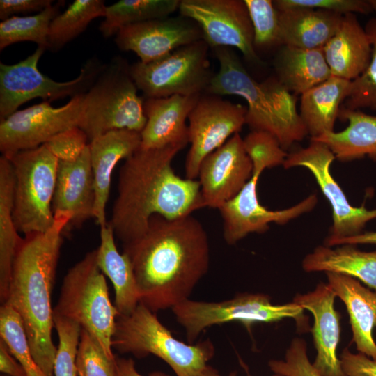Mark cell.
Wrapping results in <instances>:
<instances>
[{
	"mask_svg": "<svg viewBox=\"0 0 376 376\" xmlns=\"http://www.w3.org/2000/svg\"><path fill=\"white\" fill-rule=\"evenodd\" d=\"M123 253L132 263L140 303L155 313L189 299L210 267L207 233L192 215H154L143 235L123 244Z\"/></svg>",
	"mask_w": 376,
	"mask_h": 376,
	"instance_id": "6da1fadb",
	"label": "cell"
},
{
	"mask_svg": "<svg viewBox=\"0 0 376 376\" xmlns=\"http://www.w3.org/2000/svg\"><path fill=\"white\" fill-rule=\"evenodd\" d=\"M183 148L140 147L125 160L108 222L123 244L143 235L154 215L174 219L205 207L198 180L182 178L172 167L174 157Z\"/></svg>",
	"mask_w": 376,
	"mask_h": 376,
	"instance_id": "7a4b0ae2",
	"label": "cell"
},
{
	"mask_svg": "<svg viewBox=\"0 0 376 376\" xmlns=\"http://www.w3.org/2000/svg\"><path fill=\"white\" fill-rule=\"evenodd\" d=\"M72 216L54 214L53 226L45 233L25 235L15 256L6 304L21 317L31 354L42 370L54 376L57 347L51 295L63 243Z\"/></svg>",
	"mask_w": 376,
	"mask_h": 376,
	"instance_id": "3957f363",
	"label": "cell"
},
{
	"mask_svg": "<svg viewBox=\"0 0 376 376\" xmlns=\"http://www.w3.org/2000/svg\"><path fill=\"white\" fill-rule=\"evenodd\" d=\"M219 63L205 93L214 95H237L247 103L246 124L251 131L266 132L285 150L301 141L307 130L297 108V98L276 77L256 81L228 47L213 49Z\"/></svg>",
	"mask_w": 376,
	"mask_h": 376,
	"instance_id": "277c9868",
	"label": "cell"
},
{
	"mask_svg": "<svg viewBox=\"0 0 376 376\" xmlns=\"http://www.w3.org/2000/svg\"><path fill=\"white\" fill-rule=\"evenodd\" d=\"M111 344L122 354L131 353L139 358L153 354L166 362L177 376H201L215 353L209 339L194 345L175 338L156 313L141 303L131 313L118 315Z\"/></svg>",
	"mask_w": 376,
	"mask_h": 376,
	"instance_id": "5b68a950",
	"label": "cell"
},
{
	"mask_svg": "<svg viewBox=\"0 0 376 376\" xmlns=\"http://www.w3.org/2000/svg\"><path fill=\"white\" fill-rule=\"evenodd\" d=\"M53 314L78 323L110 359L116 360L111 340L119 313L110 300L105 277L97 264V249L69 269Z\"/></svg>",
	"mask_w": 376,
	"mask_h": 376,
	"instance_id": "8992f818",
	"label": "cell"
},
{
	"mask_svg": "<svg viewBox=\"0 0 376 376\" xmlns=\"http://www.w3.org/2000/svg\"><path fill=\"white\" fill-rule=\"evenodd\" d=\"M137 91L125 60L115 57L104 65L84 97L79 127L89 142L116 130L141 132L146 117Z\"/></svg>",
	"mask_w": 376,
	"mask_h": 376,
	"instance_id": "52a82bcc",
	"label": "cell"
},
{
	"mask_svg": "<svg viewBox=\"0 0 376 376\" xmlns=\"http://www.w3.org/2000/svg\"><path fill=\"white\" fill-rule=\"evenodd\" d=\"M14 174L13 219L25 235L45 233L54 223L52 202L58 160L45 144L8 158Z\"/></svg>",
	"mask_w": 376,
	"mask_h": 376,
	"instance_id": "ba28073f",
	"label": "cell"
},
{
	"mask_svg": "<svg viewBox=\"0 0 376 376\" xmlns=\"http://www.w3.org/2000/svg\"><path fill=\"white\" fill-rule=\"evenodd\" d=\"M171 310L191 344L207 328L228 322H239L248 331L256 324L273 323L285 318L295 320L300 328L306 324L302 307L293 301L273 304L270 297L262 293H240L221 301L188 299Z\"/></svg>",
	"mask_w": 376,
	"mask_h": 376,
	"instance_id": "9c48e42d",
	"label": "cell"
},
{
	"mask_svg": "<svg viewBox=\"0 0 376 376\" xmlns=\"http://www.w3.org/2000/svg\"><path fill=\"white\" fill-rule=\"evenodd\" d=\"M209 48L204 40H200L155 61L130 65V72L146 98L201 95L214 76Z\"/></svg>",
	"mask_w": 376,
	"mask_h": 376,
	"instance_id": "30bf717a",
	"label": "cell"
},
{
	"mask_svg": "<svg viewBox=\"0 0 376 376\" xmlns=\"http://www.w3.org/2000/svg\"><path fill=\"white\" fill-rule=\"evenodd\" d=\"M46 49L38 47L22 61L12 65L0 63V121L17 111L24 103L38 97L52 102L85 93L104 64L91 58L79 75L68 81H56L40 72L38 63Z\"/></svg>",
	"mask_w": 376,
	"mask_h": 376,
	"instance_id": "8fae6325",
	"label": "cell"
},
{
	"mask_svg": "<svg viewBox=\"0 0 376 376\" xmlns=\"http://www.w3.org/2000/svg\"><path fill=\"white\" fill-rule=\"evenodd\" d=\"M178 10L181 16L197 24L210 47H235L247 61L263 65L244 0H180Z\"/></svg>",
	"mask_w": 376,
	"mask_h": 376,
	"instance_id": "7c38bea8",
	"label": "cell"
},
{
	"mask_svg": "<svg viewBox=\"0 0 376 376\" xmlns=\"http://www.w3.org/2000/svg\"><path fill=\"white\" fill-rule=\"evenodd\" d=\"M84 93L75 95L65 105L54 107L44 101L17 110L0 121V151L8 158L17 152L37 148L58 134L79 127Z\"/></svg>",
	"mask_w": 376,
	"mask_h": 376,
	"instance_id": "4fadbf2b",
	"label": "cell"
},
{
	"mask_svg": "<svg viewBox=\"0 0 376 376\" xmlns=\"http://www.w3.org/2000/svg\"><path fill=\"white\" fill-rule=\"evenodd\" d=\"M246 114V108L242 104L218 95L200 96L188 117L190 148L185 160L186 178H198L203 159L241 131Z\"/></svg>",
	"mask_w": 376,
	"mask_h": 376,
	"instance_id": "5bb4252c",
	"label": "cell"
},
{
	"mask_svg": "<svg viewBox=\"0 0 376 376\" xmlns=\"http://www.w3.org/2000/svg\"><path fill=\"white\" fill-rule=\"evenodd\" d=\"M335 155L324 143L311 139L304 148L288 154L283 164L285 169L306 168L315 178L332 208L333 225L326 242L352 237L363 232L366 224L376 219V209L368 210L364 205L354 207L331 174Z\"/></svg>",
	"mask_w": 376,
	"mask_h": 376,
	"instance_id": "9a60e30c",
	"label": "cell"
},
{
	"mask_svg": "<svg viewBox=\"0 0 376 376\" xmlns=\"http://www.w3.org/2000/svg\"><path fill=\"white\" fill-rule=\"evenodd\" d=\"M263 171L253 170L252 176L241 191L218 210L223 220V235L230 245L236 244L253 233H263L270 223L284 224L313 210L318 202L316 194H311L300 203L281 210H269L258 198L257 185Z\"/></svg>",
	"mask_w": 376,
	"mask_h": 376,
	"instance_id": "2e32d148",
	"label": "cell"
},
{
	"mask_svg": "<svg viewBox=\"0 0 376 376\" xmlns=\"http://www.w3.org/2000/svg\"><path fill=\"white\" fill-rule=\"evenodd\" d=\"M253 164L239 133L208 155L198 178L205 207L219 209L233 198L250 180Z\"/></svg>",
	"mask_w": 376,
	"mask_h": 376,
	"instance_id": "e0dca14e",
	"label": "cell"
},
{
	"mask_svg": "<svg viewBox=\"0 0 376 376\" xmlns=\"http://www.w3.org/2000/svg\"><path fill=\"white\" fill-rule=\"evenodd\" d=\"M200 40H203L200 27L181 15L128 25L120 29L115 37L118 49L134 52L143 63L158 60Z\"/></svg>",
	"mask_w": 376,
	"mask_h": 376,
	"instance_id": "ac0fdd59",
	"label": "cell"
},
{
	"mask_svg": "<svg viewBox=\"0 0 376 376\" xmlns=\"http://www.w3.org/2000/svg\"><path fill=\"white\" fill-rule=\"evenodd\" d=\"M336 297L328 283H320L313 290L297 295L292 301L313 314L311 331L316 350L313 366L320 376H345L336 354L340 316L334 308Z\"/></svg>",
	"mask_w": 376,
	"mask_h": 376,
	"instance_id": "d6986e66",
	"label": "cell"
},
{
	"mask_svg": "<svg viewBox=\"0 0 376 376\" xmlns=\"http://www.w3.org/2000/svg\"><path fill=\"white\" fill-rule=\"evenodd\" d=\"M141 144V133L129 130H112L89 142L95 194L93 218L100 228L108 223L105 210L110 194L112 173L117 164L134 154Z\"/></svg>",
	"mask_w": 376,
	"mask_h": 376,
	"instance_id": "ffe728a7",
	"label": "cell"
},
{
	"mask_svg": "<svg viewBox=\"0 0 376 376\" xmlns=\"http://www.w3.org/2000/svg\"><path fill=\"white\" fill-rule=\"evenodd\" d=\"M201 95L146 98L143 108L146 123L141 132V147L145 149L168 146L185 148L189 143L186 120Z\"/></svg>",
	"mask_w": 376,
	"mask_h": 376,
	"instance_id": "44dd1931",
	"label": "cell"
},
{
	"mask_svg": "<svg viewBox=\"0 0 376 376\" xmlns=\"http://www.w3.org/2000/svg\"><path fill=\"white\" fill-rule=\"evenodd\" d=\"M95 194L90 160L89 144L73 162L58 161L56 187L52 202L54 214H71L70 226L80 227L93 218Z\"/></svg>",
	"mask_w": 376,
	"mask_h": 376,
	"instance_id": "7402d4cb",
	"label": "cell"
},
{
	"mask_svg": "<svg viewBox=\"0 0 376 376\" xmlns=\"http://www.w3.org/2000/svg\"><path fill=\"white\" fill-rule=\"evenodd\" d=\"M327 283L336 297L345 304L350 318L352 341L358 352L376 361V292L364 287L351 276L327 272Z\"/></svg>",
	"mask_w": 376,
	"mask_h": 376,
	"instance_id": "603a6c76",
	"label": "cell"
},
{
	"mask_svg": "<svg viewBox=\"0 0 376 376\" xmlns=\"http://www.w3.org/2000/svg\"><path fill=\"white\" fill-rule=\"evenodd\" d=\"M331 76L352 81L368 67L371 43L355 14L344 15L334 35L322 47Z\"/></svg>",
	"mask_w": 376,
	"mask_h": 376,
	"instance_id": "cb8c5ba5",
	"label": "cell"
},
{
	"mask_svg": "<svg viewBox=\"0 0 376 376\" xmlns=\"http://www.w3.org/2000/svg\"><path fill=\"white\" fill-rule=\"evenodd\" d=\"M280 45L322 48L336 32L343 15L320 10H278Z\"/></svg>",
	"mask_w": 376,
	"mask_h": 376,
	"instance_id": "d4e9b609",
	"label": "cell"
},
{
	"mask_svg": "<svg viewBox=\"0 0 376 376\" xmlns=\"http://www.w3.org/2000/svg\"><path fill=\"white\" fill-rule=\"evenodd\" d=\"M274 65L276 77L295 94L301 95L331 77L322 48L281 45Z\"/></svg>",
	"mask_w": 376,
	"mask_h": 376,
	"instance_id": "484cf974",
	"label": "cell"
},
{
	"mask_svg": "<svg viewBox=\"0 0 376 376\" xmlns=\"http://www.w3.org/2000/svg\"><path fill=\"white\" fill-rule=\"evenodd\" d=\"M111 226L100 228V244L97 249V264L107 276L115 291V306L119 315L131 313L140 303L138 286L132 263L116 247Z\"/></svg>",
	"mask_w": 376,
	"mask_h": 376,
	"instance_id": "4316f807",
	"label": "cell"
},
{
	"mask_svg": "<svg viewBox=\"0 0 376 376\" xmlns=\"http://www.w3.org/2000/svg\"><path fill=\"white\" fill-rule=\"evenodd\" d=\"M338 118L348 123L345 130L324 133L311 139L324 143L340 161L364 157L376 159V116L341 107Z\"/></svg>",
	"mask_w": 376,
	"mask_h": 376,
	"instance_id": "83f0119b",
	"label": "cell"
},
{
	"mask_svg": "<svg viewBox=\"0 0 376 376\" xmlns=\"http://www.w3.org/2000/svg\"><path fill=\"white\" fill-rule=\"evenodd\" d=\"M302 267L307 272L345 274L376 290V251H360L353 244L319 246L305 256Z\"/></svg>",
	"mask_w": 376,
	"mask_h": 376,
	"instance_id": "f1b7e54d",
	"label": "cell"
},
{
	"mask_svg": "<svg viewBox=\"0 0 376 376\" xmlns=\"http://www.w3.org/2000/svg\"><path fill=\"white\" fill-rule=\"evenodd\" d=\"M351 81L331 76L301 95L300 117L311 138L334 132Z\"/></svg>",
	"mask_w": 376,
	"mask_h": 376,
	"instance_id": "f546056e",
	"label": "cell"
},
{
	"mask_svg": "<svg viewBox=\"0 0 376 376\" xmlns=\"http://www.w3.org/2000/svg\"><path fill=\"white\" fill-rule=\"evenodd\" d=\"M14 174L10 160L0 157V299L6 301L13 263L22 242L13 219Z\"/></svg>",
	"mask_w": 376,
	"mask_h": 376,
	"instance_id": "4dcf8cb0",
	"label": "cell"
},
{
	"mask_svg": "<svg viewBox=\"0 0 376 376\" xmlns=\"http://www.w3.org/2000/svg\"><path fill=\"white\" fill-rule=\"evenodd\" d=\"M180 0H120L107 6L99 31L109 38L124 26L168 17L178 10Z\"/></svg>",
	"mask_w": 376,
	"mask_h": 376,
	"instance_id": "1f68e13d",
	"label": "cell"
},
{
	"mask_svg": "<svg viewBox=\"0 0 376 376\" xmlns=\"http://www.w3.org/2000/svg\"><path fill=\"white\" fill-rule=\"evenodd\" d=\"M103 0H75L52 21L48 33V49L57 52L82 33L97 17H104Z\"/></svg>",
	"mask_w": 376,
	"mask_h": 376,
	"instance_id": "d6a6232c",
	"label": "cell"
},
{
	"mask_svg": "<svg viewBox=\"0 0 376 376\" xmlns=\"http://www.w3.org/2000/svg\"><path fill=\"white\" fill-rule=\"evenodd\" d=\"M64 1H59L30 16H13L0 23V50L20 42H33L48 49V33L53 19L60 13Z\"/></svg>",
	"mask_w": 376,
	"mask_h": 376,
	"instance_id": "836d02e7",
	"label": "cell"
},
{
	"mask_svg": "<svg viewBox=\"0 0 376 376\" xmlns=\"http://www.w3.org/2000/svg\"><path fill=\"white\" fill-rule=\"evenodd\" d=\"M0 336L10 352L22 367L26 376H48L34 359L22 320L10 306L0 308Z\"/></svg>",
	"mask_w": 376,
	"mask_h": 376,
	"instance_id": "e575fe53",
	"label": "cell"
},
{
	"mask_svg": "<svg viewBox=\"0 0 376 376\" xmlns=\"http://www.w3.org/2000/svg\"><path fill=\"white\" fill-rule=\"evenodd\" d=\"M371 43V57L365 71L351 81L349 93L343 107L376 111V22L371 19L365 28Z\"/></svg>",
	"mask_w": 376,
	"mask_h": 376,
	"instance_id": "d590c367",
	"label": "cell"
},
{
	"mask_svg": "<svg viewBox=\"0 0 376 376\" xmlns=\"http://www.w3.org/2000/svg\"><path fill=\"white\" fill-rule=\"evenodd\" d=\"M244 1L253 26L255 49L280 45L279 12L273 1Z\"/></svg>",
	"mask_w": 376,
	"mask_h": 376,
	"instance_id": "8d00e7d4",
	"label": "cell"
},
{
	"mask_svg": "<svg viewBox=\"0 0 376 376\" xmlns=\"http://www.w3.org/2000/svg\"><path fill=\"white\" fill-rule=\"evenodd\" d=\"M53 319L58 337L54 376H78L75 360L81 327L58 315L53 314Z\"/></svg>",
	"mask_w": 376,
	"mask_h": 376,
	"instance_id": "74e56055",
	"label": "cell"
},
{
	"mask_svg": "<svg viewBox=\"0 0 376 376\" xmlns=\"http://www.w3.org/2000/svg\"><path fill=\"white\" fill-rule=\"evenodd\" d=\"M78 376H118L116 360L110 359L93 338L81 329L75 360Z\"/></svg>",
	"mask_w": 376,
	"mask_h": 376,
	"instance_id": "f35d334b",
	"label": "cell"
},
{
	"mask_svg": "<svg viewBox=\"0 0 376 376\" xmlns=\"http://www.w3.org/2000/svg\"><path fill=\"white\" fill-rule=\"evenodd\" d=\"M243 141L253 170L263 171L267 168L283 165L288 156L277 139L266 132L253 130Z\"/></svg>",
	"mask_w": 376,
	"mask_h": 376,
	"instance_id": "ab89813d",
	"label": "cell"
},
{
	"mask_svg": "<svg viewBox=\"0 0 376 376\" xmlns=\"http://www.w3.org/2000/svg\"><path fill=\"white\" fill-rule=\"evenodd\" d=\"M268 366L274 373L286 376H320L309 361L306 343L299 338L292 340L284 360H270Z\"/></svg>",
	"mask_w": 376,
	"mask_h": 376,
	"instance_id": "60d3db41",
	"label": "cell"
},
{
	"mask_svg": "<svg viewBox=\"0 0 376 376\" xmlns=\"http://www.w3.org/2000/svg\"><path fill=\"white\" fill-rule=\"evenodd\" d=\"M273 3L278 10L311 9L343 15L349 13L367 15L372 12L368 0H275Z\"/></svg>",
	"mask_w": 376,
	"mask_h": 376,
	"instance_id": "b9f144b4",
	"label": "cell"
},
{
	"mask_svg": "<svg viewBox=\"0 0 376 376\" xmlns=\"http://www.w3.org/2000/svg\"><path fill=\"white\" fill-rule=\"evenodd\" d=\"M45 144L58 161L73 162L81 155L89 140L79 127H74L58 134Z\"/></svg>",
	"mask_w": 376,
	"mask_h": 376,
	"instance_id": "7bdbcfd3",
	"label": "cell"
},
{
	"mask_svg": "<svg viewBox=\"0 0 376 376\" xmlns=\"http://www.w3.org/2000/svg\"><path fill=\"white\" fill-rule=\"evenodd\" d=\"M339 359L345 376H376V361L362 353L345 348Z\"/></svg>",
	"mask_w": 376,
	"mask_h": 376,
	"instance_id": "ee69618b",
	"label": "cell"
},
{
	"mask_svg": "<svg viewBox=\"0 0 376 376\" xmlns=\"http://www.w3.org/2000/svg\"><path fill=\"white\" fill-rule=\"evenodd\" d=\"M52 4V0H1L0 19L3 21L19 13H39Z\"/></svg>",
	"mask_w": 376,
	"mask_h": 376,
	"instance_id": "f6af8a7d",
	"label": "cell"
},
{
	"mask_svg": "<svg viewBox=\"0 0 376 376\" xmlns=\"http://www.w3.org/2000/svg\"><path fill=\"white\" fill-rule=\"evenodd\" d=\"M0 371L10 376H26L19 363L1 340H0Z\"/></svg>",
	"mask_w": 376,
	"mask_h": 376,
	"instance_id": "bcb514c9",
	"label": "cell"
},
{
	"mask_svg": "<svg viewBox=\"0 0 376 376\" xmlns=\"http://www.w3.org/2000/svg\"><path fill=\"white\" fill-rule=\"evenodd\" d=\"M118 376H145L140 374L136 368L135 363L131 358L116 357ZM147 376H170L162 371H154Z\"/></svg>",
	"mask_w": 376,
	"mask_h": 376,
	"instance_id": "7dc6e473",
	"label": "cell"
},
{
	"mask_svg": "<svg viewBox=\"0 0 376 376\" xmlns=\"http://www.w3.org/2000/svg\"><path fill=\"white\" fill-rule=\"evenodd\" d=\"M376 244V231H369L345 238L336 240L325 243L326 246H333L343 244Z\"/></svg>",
	"mask_w": 376,
	"mask_h": 376,
	"instance_id": "c3c4849f",
	"label": "cell"
},
{
	"mask_svg": "<svg viewBox=\"0 0 376 376\" xmlns=\"http://www.w3.org/2000/svg\"><path fill=\"white\" fill-rule=\"evenodd\" d=\"M201 376H224V375H221L216 368H214V367L208 364L206 366V368L204 369V370L203 371ZM248 376H251V375H248ZM271 376H286V375L274 373V375Z\"/></svg>",
	"mask_w": 376,
	"mask_h": 376,
	"instance_id": "681fc988",
	"label": "cell"
},
{
	"mask_svg": "<svg viewBox=\"0 0 376 376\" xmlns=\"http://www.w3.org/2000/svg\"><path fill=\"white\" fill-rule=\"evenodd\" d=\"M368 2L371 8L372 11H373L376 15V0H368ZM374 20L376 22V17L374 18Z\"/></svg>",
	"mask_w": 376,
	"mask_h": 376,
	"instance_id": "f907efd6",
	"label": "cell"
}]
</instances>
